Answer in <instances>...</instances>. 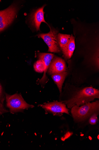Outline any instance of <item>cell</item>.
Masks as SVG:
<instances>
[{"label":"cell","instance_id":"2","mask_svg":"<svg viewBox=\"0 0 99 150\" xmlns=\"http://www.w3.org/2000/svg\"><path fill=\"white\" fill-rule=\"evenodd\" d=\"M99 102H89L80 106L72 108L71 113L75 120L80 122L86 120L93 114L99 111Z\"/></svg>","mask_w":99,"mask_h":150},{"label":"cell","instance_id":"12","mask_svg":"<svg viewBox=\"0 0 99 150\" xmlns=\"http://www.w3.org/2000/svg\"><path fill=\"white\" fill-rule=\"evenodd\" d=\"M71 35L59 33L57 35V40L60 47L62 50L68 43Z\"/></svg>","mask_w":99,"mask_h":150},{"label":"cell","instance_id":"1","mask_svg":"<svg viewBox=\"0 0 99 150\" xmlns=\"http://www.w3.org/2000/svg\"><path fill=\"white\" fill-rule=\"evenodd\" d=\"M99 98L98 90L92 87H87L76 92L71 98L62 102L70 108L75 105L81 106Z\"/></svg>","mask_w":99,"mask_h":150},{"label":"cell","instance_id":"5","mask_svg":"<svg viewBox=\"0 0 99 150\" xmlns=\"http://www.w3.org/2000/svg\"><path fill=\"white\" fill-rule=\"evenodd\" d=\"M57 31L51 30L48 33L41 34L37 35L38 37L42 38L48 47V51L59 52L60 49L58 42Z\"/></svg>","mask_w":99,"mask_h":150},{"label":"cell","instance_id":"4","mask_svg":"<svg viewBox=\"0 0 99 150\" xmlns=\"http://www.w3.org/2000/svg\"><path fill=\"white\" fill-rule=\"evenodd\" d=\"M17 9L15 5H11L3 10L0 11V32L4 30L15 19Z\"/></svg>","mask_w":99,"mask_h":150},{"label":"cell","instance_id":"6","mask_svg":"<svg viewBox=\"0 0 99 150\" xmlns=\"http://www.w3.org/2000/svg\"><path fill=\"white\" fill-rule=\"evenodd\" d=\"M40 106L46 111L54 115L64 113L69 114L68 109L66 107V105L62 102L49 103L41 105Z\"/></svg>","mask_w":99,"mask_h":150},{"label":"cell","instance_id":"10","mask_svg":"<svg viewBox=\"0 0 99 150\" xmlns=\"http://www.w3.org/2000/svg\"><path fill=\"white\" fill-rule=\"evenodd\" d=\"M75 49V38L72 35L68 43L62 50L65 57L67 59H70L73 55Z\"/></svg>","mask_w":99,"mask_h":150},{"label":"cell","instance_id":"13","mask_svg":"<svg viewBox=\"0 0 99 150\" xmlns=\"http://www.w3.org/2000/svg\"><path fill=\"white\" fill-rule=\"evenodd\" d=\"M4 100V96L2 87L0 84V115L8 112L4 107L3 104Z\"/></svg>","mask_w":99,"mask_h":150},{"label":"cell","instance_id":"3","mask_svg":"<svg viewBox=\"0 0 99 150\" xmlns=\"http://www.w3.org/2000/svg\"><path fill=\"white\" fill-rule=\"evenodd\" d=\"M7 107L10 112L14 113L23 111L25 109L33 108L34 106L28 104L21 95L16 93L13 95L6 94Z\"/></svg>","mask_w":99,"mask_h":150},{"label":"cell","instance_id":"8","mask_svg":"<svg viewBox=\"0 0 99 150\" xmlns=\"http://www.w3.org/2000/svg\"><path fill=\"white\" fill-rule=\"evenodd\" d=\"M45 5L37 9L32 14L30 17V21L33 25L36 30H40V27L41 23L44 22L47 24L44 17L45 12L44 10Z\"/></svg>","mask_w":99,"mask_h":150},{"label":"cell","instance_id":"14","mask_svg":"<svg viewBox=\"0 0 99 150\" xmlns=\"http://www.w3.org/2000/svg\"><path fill=\"white\" fill-rule=\"evenodd\" d=\"M35 70L38 73H42L45 70V65L43 62L39 59L37 61L34 65Z\"/></svg>","mask_w":99,"mask_h":150},{"label":"cell","instance_id":"11","mask_svg":"<svg viewBox=\"0 0 99 150\" xmlns=\"http://www.w3.org/2000/svg\"><path fill=\"white\" fill-rule=\"evenodd\" d=\"M67 74L68 73L65 71L51 75L52 78L57 85L60 93L62 92L63 85Z\"/></svg>","mask_w":99,"mask_h":150},{"label":"cell","instance_id":"9","mask_svg":"<svg viewBox=\"0 0 99 150\" xmlns=\"http://www.w3.org/2000/svg\"><path fill=\"white\" fill-rule=\"evenodd\" d=\"M39 59L43 62L45 65V70L43 77L39 81L40 84H45L47 79L46 73L48 71L51 63L54 57V54L51 53H39L38 54Z\"/></svg>","mask_w":99,"mask_h":150},{"label":"cell","instance_id":"15","mask_svg":"<svg viewBox=\"0 0 99 150\" xmlns=\"http://www.w3.org/2000/svg\"><path fill=\"white\" fill-rule=\"evenodd\" d=\"M98 114V112L93 114L91 116L89 120V123L91 125H94L98 121L97 116Z\"/></svg>","mask_w":99,"mask_h":150},{"label":"cell","instance_id":"7","mask_svg":"<svg viewBox=\"0 0 99 150\" xmlns=\"http://www.w3.org/2000/svg\"><path fill=\"white\" fill-rule=\"evenodd\" d=\"M66 66L64 61L58 57H54L48 68V73L50 75L66 71Z\"/></svg>","mask_w":99,"mask_h":150}]
</instances>
